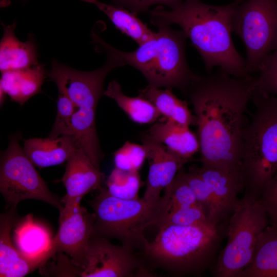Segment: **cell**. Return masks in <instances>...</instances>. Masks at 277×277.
Returning a JSON list of instances; mask_svg holds the SVG:
<instances>
[{
	"label": "cell",
	"instance_id": "3",
	"mask_svg": "<svg viewBox=\"0 0 277 277\" xmlns=\"http://www.w3.org/2000/svg\"><path fill=\"white\" fill-rule=\"evenodd\" d=\"M140 255L152 270L174 276L200 275L213 261L220 238L210 223L191 226L164 225Z\"/></svg>",
	"mask_w": 277,
	"mask_h": 277
},
{
	"label": "cell",
	"instance_id": "2",
	"mask_svg": "<svg viewBox=\"0 0 277 277\" xmlns=\"http://www.w3.org/2000/svg\"><path fill=\"white\" fill-rule=\"evenodd\" d=\"M243 1L214 5L201 0H185L173 9L159 6L149 11L150 21L179 25L200 53L208 72L217 66L232 76L246 77L250 75L245 60L231 37L233 16Z\"/></svg>",
	"mask_w": 277,
	"mask_h": 277
},
{
	"label": "cell",
	"instance_id": "13",
	"mask_svg": "<svg viewBox=\"0 0 277 277\" xmlns=\"http://www.w3.org/2000/svg\"><path fill=\"white\" fill-rule=\"evenodd\" d=\"M61 181L66 194L61 200L64 207L79 204L83 197L103 186L104 175L81 147L77 148L67 162Z\"/></svg>",
	"mask_w": 277,
	"mask_h": 277
},
{
	"label": "cell",
	"instance_id": "12",
	"mask_svg": "<svg viewBox=\"0 0 277 277\" xmlns=\"http://www.w3.org/2000/svg\"><path fill=\"white\" fill-rule=\"evenodd\" d=\"M147 153L149 171L143 197L147 200L159 199L162 191L174 180L179 171L190 160L184 159L157 142L146 133L141 137Z\"/></svg>",
	"mask_w": 277,
	"mask_h": 277
},
{
	"label": "cell",
	"instance_id": "8",
	"mask_svg": "<svg viewBox=\"0 0 277 277\" xmlns=\"http://www.w3.org/2000/svg\"><path fill=\"white\" fill-rule=\"evenodd\" d=\"M232 32L245 45L248 73L258 72L277 47V0H243L235 12Z\"/></svg>",
	"mask_w": 277,
	"mask_h": 277
},
{
	"label": "cell",
	"instance_id": "21",
	"mask_svg": "<svg viewBox=\"0 0 277 277\" xmlns=\"http://www.w3.org/2000/svg\"><path fill=\"white\" fill-rule=\"evenodd\" d=\"M240 277H277V223L268 225L261 233L252 260Z\"/></svg>",
	"mask_w": 277,
	"mask_h": 277
},
{
	"label": "cell",
	"instance_id": "18",
	"mask_svg": "<svg viewBox=\"0 0 277 277\" xmlns=\"http://www.w3.org/2000/svg\"><path fill=\"white\" fill-rule=\"evenodd\" d=\"M2 25L4 31L0 42L1 73L26 69L39 64L33 35H29L26 42H21L15 34L16 23L10 25Z\"/></svg>",
	"mask_w": 277,
	"mask_h": 277
},
{
	"label": "cell",
	"instance_id": "9",
	"mask_svg": "<svg viewBox=\"0 0 277 277\" xmlns=\"http://www.w3.org/2000/svg\"><path fill=\"white\" fill-rule=\"evenodd\" d=\"M0 191L12 208L21 201L34 199L53 206L61 212L64 205L49 190L47 184L25 154L17 135L11 136L1 155Z\"/></svg>",
	"mask_w": 277,
	"mask_h": 277
},
{
	"label": "cell",
	"instance_id": "29",
	"mask_svg": "<svg viewBox=\"0 0 277 277\" xmlns=\"http://www.w3.org/2000/svg\"><path fill=\"white\" fill-rule=\"evenodd\" d=\"M146 159L147 153L144 145L129 141L114 153L115 167L123 170L139 171Z\"/></svg>",
	"mask_w": 277,
	"mask_h": 277
},
{
	"label": "cell",
	"instance_id": "15",
	"mask_svg": "<svg viewBox=\"0 0 277 277\" xmlns=\"http://www.w3.org/2000/svg\"><path fill=\"white\" fill-rule=\"evenodd\" d=\"M14 241L16 248L25 258L39 263L42 266L55 254L49 230L34 221L31 214L16 223Z\"/></svg>",
	"mask_w": 277,
	"mask_h": 277
},
{
	"label": "cell",
	"instance_id": "7",
	"mask_svg": "<svg viewBox=\"0 0 277 277\" xmlns=\"http://www.w3.org/2000/svg\"><path fill=\"white\" fill-rule=\"evenodd\" d=\"M230 217L227 244L214 269L217 277H240L251 262L258 238L269 220L260 202L246 193Z\"/></svg>",
	"mask_w": 277,
	"mask_h": 277
},
{
	"label": "cell",
	"instance_id": "11",
	"mask_svg": "<svg viewBox=\"0 0 277 277\" xmlns=\"http://www.w3.org/2000/svg\"><path fill=\"white\" fill-rule=\"evenodd\" d=\"M94 221V213H89L80 204L64 207L60 212L58 232L52 238L53 253H65L76 266L80 267L92 236Z\"/></svg>",
	"mask_w": 277,
	"mask_h": 277
},
{
	"label": "cell",
	"instance_id": "5",
	"mask_svg": "<svg viewBox=\"0 0 277 277\" xmlns=\"http://www.w3.org/2000/svg\"><path fill=\"white\" fill-rule=\"evenodd\" d=\"M90 202L95 214L92 235L115 239L140 252L148 241L145 229L157 225L168 212L164 195L154 201L143 198L125 200L110 195L103 187Z\"/></svg>",
	"mask_w": 277,
	"mask_h": 277
},
{
	"label": "cell",
	"instance_id": "24",
	"mask_svg": "<svg viewBox=\"0 0 277 277\" xmlns=\"http://www.w3.org/2000/svg\"><path fill=\"white\" fill-rule=\"evenodd\" d=\"M103 94L113 99L134 123L153 124L162 116L155 107L148 100L140 96L131 97L125 95L121 85L115 80L108 84Z\"/></svg>",
	"mask_w": 277,
	"mask_h": 277
},
{
	"label": "cell",
	"instance_id": "31",
	"mask_svg": "<svg viewBox=\"0 0 277 277\" xmlns=\"http://www.w3.org/2000/svg\"><path fill=\"white\" fill-rule=\"evenodd\" d=\"M76 107L63 91L58 90L57 101V114L48 137H57L61 135H71V120Z\"/></svg>",
	"mask_w": 277,
	"mask_h": 277
},
{
	"label": "cell",
	"instance_id": "20",
	"mask_svg": "<svg viewBox=\"0 0 277 277\" xmlns=\"http://www.w3.org/2000/svg\"><path fill=\"white\" fill-rule=\"evenodd\" d=\"M46 76L44 65L38 64L29 68L2 73L0 90L21 105L41 92Z\"/></svg>",
	"mask_w": 277,
	"mask_h": 277
},
{
	"label": "cell",
	"instance_id": "30",
	"mask_svg": "<svg viewBox=\"0 0 277 277\" xmlns=\"http://www.w3.org/2000/svg\"><path fill=\"white\" fill-rule=\"evenodd\" d=\"M209 223L200 204L180 208L166 214L159 222V227L164 225L191 226Z\"/></svg>",
	"mask_w": 277,
	"mask_h": 277
},
{
	"label": "cell",
	"instance_id": "25",
	"mask_svg": "<svg viewBox=\"0 0 277 277\" xmlns=\"http://www.w3.org/2000/svg\"><path fill=\"white\" fill-rule=\"evenodd\" d=\"M143 185L138 171L123 170L115 167L106 182L105 188L114 197L136 199L138 198V192Z\"/></svg>",
	"mask_w": 277,
	"mask_h": 277
},
{
	"label": "cell",
	"instance_id": "4",
	"mask_svg": "<svg viewBox=\"0 0 277 277\" xmlns=\"http://www.w3.org/2000/svg\"><path fill=\"white\" fill-rule=\"evenodd\" d=\"M255 107L242 137L240 177L242 189L259 200L277 171V96L254 91Z\"/></svg>",
	"mask_w": 277,
	"mask_h": 277
},
{
	"label": "cell",
	"instance_id": "23",
	"mask_svg": "<svg viewBox=\"0 0 277 277\" xmlns=\"http://www.w3.org/2000/svg\"><path fill=\"white\" fill-rule=\"evenodd\" d=\"M81 1L95 5L108 17L117 29L138 45L152 38L155 33L137 17V14L127 9L98 0Z\"/></svg>",
	"mask_w": 277,
	"mask_h": 277
},
{
	"label": "cell",
	"instance_id": "10",
	"mask_svg": "<svg viewBox=\"0 0 277 277\" xmlns=\"http://www.w3.org/2000/svg\"><path fill=\"white\" fill-rule=\"evenodd\" d=\"M80 268L82 277L155 276L145 261L135 251L114 245L109 239L92 235Z\"/></svg>",
	"mask_w": 277,
	"mask_h": 277
},
{
	"label": "cell",
	"instance_id": "32",
	"mask_svg": "<svg viewBox=\"0 0 277 277\" xmlns=\"http://www.w3.org/2000/svg\"><path fill=\"white\" fill-rule=\"evenodd\" d=\"M185 0H112L111 4L129 10L138 15L146 13L153 5H163L173 9Z\"/></svg>",
	"mask_w": 277,
	"mask_h": 277
},
{
	"label": "cell",
	"instance_id": "6",
	"mask_svg": "<svg viewBox=\"0 0 277 277\" xmlns=\"http://www.w3.org/2000/svg\"><path fill=\"white\" fill-rule=\"evenodd\" d=\"M151 23L158 30L140 46L138 70L150 86L176 88L185 93L196 75L189 67L186 58L187 37L182 30H174L169 24L159 21Z\"/></svg>",
	"mask_w": 277,
	"mask_h": 277
},
{
	"label": "cell",
	"instance_id": "17",
	"mask_svg": "<svg viewBox=\"0 0 277 277\" xmlns=\"http://www.w3.org/2000/svg\"><path fill=\"white\" fill-rule=\"evenodd\" d=\"M81 147L72 135L57 137L31 138L24 141L23 150L33 165L39 168L61 165L67 162Z\"/></svg>",
	"mask_w": 277,
	"mask_h": 277
},
{
	"label": "cell",
	"instance_id": "14",
	"mask_svg": "<svg viewBox=\"0 0 277 277\" xmlns=\"http://www.w3.org/2000/svg\"><path fill=\"white\" fill-rule=\"evenodd\" d=\"M195 168L214 199L220 223L230 216L239 201L238 194L242 189L240 167L225 169L202 164Z\"/></svg>",
	"mask_w": 277,
	"mask_h": 277
},
{
	"label": "cell",
	"instance_id": "26",
	"mask_svg": "<svg viewBox=\"0 0 277 277\" xmlns=\"http://www.w3.org/2000/svg\"><path fill=\"white\" fill-rule=\"evenodd\" d=\"M183 177L192 190L199 203L202 206L208 222L217 227L216 206L214 199L205 182L197 172L195 166L191 167L188 171L182 169Z\"/></svg>",
	"mask_w": 277,
	"mask_h": 277
},
{
	"label": "cell",
	"instance_id": "19",
	"mask_svg": "<svg viewBox=\"0 0 277 277\" xmlns=\"http://www.w3.org/2000/svg\"><path fill=\"white\" fill-rule=\"evenodd\" d=\"M154 141L165 145L179 156L190 160L200 150L197 136L189 126L163 117L149 129L146 133Z\"/></svg>",
	"mask_w": 277,
	"mask_h": 277
},
{
	"label": "cell",
	"instance_id": "28",
	"mask_svg": "<svg viewBox=\"0 0 277 277\" xmlns=\"http://www.w3.org/2000/svg\"><path fill=\"white\" fill-rule=\"evenodd\" d=\"M258 76L254 77L255 90L277 96V47L262 63Z\"/></svg>",
	"mask_w": 277,
	"mask_h": 277
},
{
	"label": "cell",
	"instance_id": "27",
	"mask_svg": "<svg viewBox=\"0 0 277 277\" xmlns=\"http://www.w3.org/2000/svg\"><path fill=\"white\" fill-rule=\"evenodd\" d=\"M182 169L172 182L164 189V195L167 203L168 212L199 204L192 190L183 177Z\"/></svg>",
	"mask_w": 277,
	"mask_h": 277
},
{
	"label": "cell",
	"instance_id": "1",
	"mask_svg": "<svg viewBox=\"0 0 277 277\" xmlns=\"http://www.w3.org/2000/svg\"><path fill=\"white\" fill-rule=\"evenodd\" d=\"M254 91L251 76L235 77L221 69L196 74L185 94L193 107L202 164L240 167L243 117Z\"/></svg>",
	"mask_w": 277,
	"mask_h": 277
},
{
	"label": "cell",
	"instance_id": "22",
	"mask_svg": "<svg viewBox=\"0 0 277 277\" xmlns=\"http://www.w3.org/2000/svg\"><path fill=\"white\" fill-rule=\"evenodd\" d=\"M138 96L151 103L167 120L188 126L194 124V115L187 103L177 98L171 89L148 85L139 91Z\"/></svg>",
	"mask_w": 277,
	"mask_h": 277
},
{
	"label": "cell",
	"instance_id": "33",
	"mask_svg": "<svg viewBox=\"0 0 277 277\" xmlns=\"http://www.w3.org/2000/svg\"><path fill=\"white\" fill-rule=\"evenodd\" d=\"M258 201L266 211L271 223H277V171Z\"/></svg>",
	"mask_w": 277,
	"mask_h": 277
},
{
	"label": "cell",
	"instance_id": "16",
	"mask_svg": "<svg viewBox=\"0 0 277 277\" xmlns=\"http://www.w3.org/2000/svg\"><path fill=\"white\" fill-rule=\"evenodd\" d=\"M15 211L11 207L0 216L1 277H23L42 266L25 258L11 241V231L17 223Z\"/></svg>",
	"mask_w": 277,
	"mask_h": 277
}]
</instances>
